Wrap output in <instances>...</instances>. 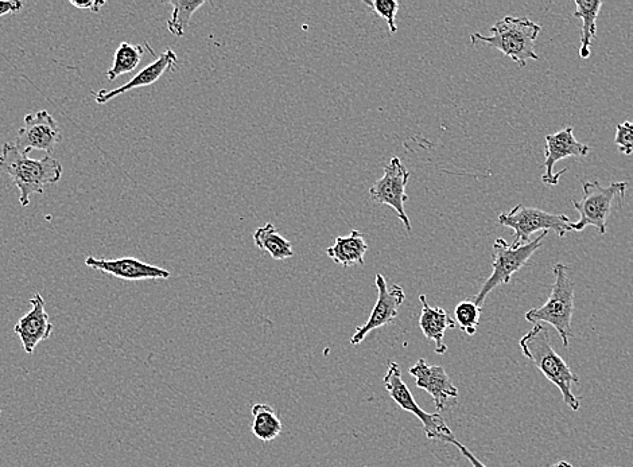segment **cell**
Masks as SVG:
<instances>
[{"label":"cell","mask_w":633,"mask_h":467,"mask_svg":"<svg viewBox=\"0 0 633 467\" xmlns=\"http://www.w3.org/2000/svg\"><path fill=\"white\" fill-rule=\"evenodd\" d=\"M0 170L5 171L19 190V204L27 206L33 194H44L46 185H54L62 177V165L57 159L45 155L31 159L11 143L0 150Z\"/></svg>","instance_id":"cell-1"},{"label":"cell","mask_w":633,"mask_h":467,"mask_svg":"<svg viewBox=\"0 0 633 467\" xmlns=\"http://www.w3.org/2000/svg\"><path fill=\"white\" fill-rule=\"evenodd\" d=\"M519 346L524 357H527L543 373V376L561 391L563 402L568 404L573 411L580 410V399L572 391L573 384L580 383V379L555 352L551 345L550 334L541 323L534 325V328L522 337Z\"/></svg>","instance_id":"cell-2"},{"label":"cell","mask_w":633,"mask_h":467,"mask_svg":"<svg viewBox=\"0 0 633 467\" xmlns=\"http://www.w3.org/2000/svg\"><path fill=\"white\" fill-rule=\"evenodd\" d=\"M541 31L542 27L528 18L506 17L489 29L491 34L473 33L471 41L475 46L485 44L500 50L520 68H524L527 61L539 60L538 54L535 53V42Z\"/></svg>","instance_id":"cell-3"},{"label":"cell","mask_w":633,"mask_h":467,"mask_svg":"<svg viewBox=\"0 0 633 467\" xmlns=\"http://www.w3.org/2000/svg\"><path fill=\"white\" fill-rule=\"evenodd\" d=\"M555 280L547 302L539 309L527 311L528 322L538 325L545 322L553 326L568 348L570 338L574 337L572 318L574 314V282L569 276V267L563 263L554 266Z\"/></svg>","instance_id":"cell-4"},{"label":"cell","mask_w":633,"mask_h":467,"mask_svg":"<svg viewBox=\"0 0 633 467\" xmlns=\"http://www.w3.org/2000/svg\"><path fill=\"white\" fill-rule=\"evenodd\" d=\"M584 196L581 201H573L574 208L580 213V220L572 223L573 231L582 232L594 227L601 236L607 235V224L613 205L623 202L628 190L627 182H613L607 186L597 181L584 182Z\"/></svg>","instance_id":"cell-5"},{"label":"cell","mask_w":633,"mask_h":467,"mask_svg":"<svg viewBox=\"0 0 633 467\" xmlns=\"http://www.w3.org/2000/svg\"><path fill=\"white\" fill-rule=\"evenodd\" d=\"M549 235V232H542L534 241L528 244L514 247L504 239H497L493 243L492 251V275L485 280L484 286L481 287L479 294L473 299L477 306L483 305L488 295L492 293L500 284L511 282L512 276L516 272L522 270L531 259V256L542 247L543 240Z\"/></svg>","instance_id":"cell-6"},{"label":"cell","mask_w":633,"mask_h":467,"mask_svg":"<svg viewBox=\"0 0 633 467\" xmlns=\"http://www.w3.org/2000/svg\"><path fill=\"white\" fill-rule=\"evenodd\" d=\"M499 224L514 229V247L530 243L532 233L555 232L559 237H565L572 232V221L566 214L547 213L545 210L516 205L508 213L499 216Z\"/></svg>","instance_id":"cell-7"},{"label":"cell","mask_w":633,"mask_h":467,"mask_svg":"<svg viewBox=\"0 0 633 467\" xmlns=\"http://www.w3.org/2000/svg\"><path fill=\"white\" fill-rule=\"evenodd\" d=\"M383 384L388 395L403 411L410 412V414L417 416L418 420H421L427 439H430V441L438 439V441L445 442L446 439L453 437L452 430H450L440 414H429V412H425L418 406L414 396L411 395L409 387L403 381L401 367L395 361H391L388 364Z\"/></svg>","instance_id":"cell-8"},{"label":"cell","mask_w":633,"mask_h":467,"mask_svg":"<svg viewBox=\"0 0 633 467\" xmlns=\"http://www.w3.org/2000/svg\"><path fill=\"white\" fill-rule=\"evenodd\" d=\"M410 171L403 165L401 158L392 157L391 161L384 166L383 177L378 179L370 189L371 200L379 205H387L398 214L399 220L405 225L407 231L411 232V221L407 216L405 204L409 197L406 194L407 184H409Z\"/></svg>","instance_id":"cell-9"},{"label":"cell","mask_w":633,"mask_h":467,"mask_svg":"<svg viewBox=\"0 0 633 467\" xmlns=\"http://www.w3.org/2000/svg\"><path fill=\"white\" fill-rule=\"evenodd\" d=\"M376 287H378V301L374 310L363 326L356 329L351 338V345H360L376 329L390 325L399 314V307L405 302L406 294L399 284L388 286L386 278L382 274L376 275Z\"/></svg>","instance_id":"cell-10"},{"label":"cell","mask_w":633,"mask_h":467,"mask_svg":"<svg viewBox=\"0 0 633 467\" xmlns=\"http://www.w3.org/2000/svg\"><path fill=\"white\" fill-rule=\"evenodd\" d=\"M410 375L414 377L418 388L429 393L438 411H446L456 406L458 389L450 380L448 373L441 365H430L426 360L417 361L410 368Z\"/></svg>","instance_id":"cell-11"},{"label":"cell","mask_w":633,"mask_h":467,"mask_svg":"<svg viewBox=\"0 0 633 467\" xmlns=\"http://www.w3.org/2000/svg\"><path fill=\"white\" fill-rule=\"evenodd\" d=\"M61 140L62 134L53 116L48 111H38L37 114L26 116L25 126L19 130L15 146L25 154L31 150L52 153Z\"/></svg>","instance_id":"cell-12"},{"label":"cell","mask_w":633,"mask_h":467,"mask_svg":"<svg viewBox=\"0 0 633 467\" xmlns=\"http://www.w3.org/2000/svg\"><path fill=\"white\" fill-rule=\"evenodd\" d=\"M589 147L584 143L578 142L572 127L563 128L557 134L546 136L545 149V169L546 173L542 175V182L547 186H557L559 179L566 169L555 173L554 167L559 161L566 158H582L589 154Z\"/></svg>","instance_id":"cell-13"},{"label":"cell","mask_w":633,"mask_h":467,"mask_svg":"<svg viewBox=\"0 0 633 467\" xmlns=\"http://www.w3.org/2000/svg\"><path fill=\"white\" fill-rule=\"evenodd\" d=\"M85 266L92 270L102 271L104 274L115 276L122 280L138 282V280H166L170 278V272L165 268L153 266L141 262L137 258L104 259L88 256Z\"/></svg>","instance_id":"cell-14"},{"label":"cell","mask_w":633,"mask_h":467,"mask_svg":"<svg viewBox=\"0 0 633 467\" xmlns=\"http://www.w3.org/2000/svg\"><path fill=\"white\" fill-rule=\"evenodd\" d=\"M30 306L31 309L14 326V333L21 340L23 350L27 354H33L37 345L48 340L53 333V325L50 323L45 301L40 293L30 299Z\"/></svg>","instance_id":"cell-15"},{"label":"cell","mask_w":633,"mask_h":467,"mask_svg":"<svg viewBox=\"0 0 633 467\" xmlns=\"http://www.w3.org/2000/svg\"><path fill=\"white\" fill-rule=\"evenodd\" d=\"M177 62V54L174 53L172 49H168L165 53H162L157 60L151 62L150 65H147L145 69L141 70L137 76L132 77L128 83L123 84L122 87L112 89V91L103 89V91L97 93L92 92V95L95 97L97 104H106L108 101L114 100L115 97L132 91V89L149 87V85L157 83L163 76V73H165L166 70L173 69L174 66L177 65Z\"/></svg>","instance_id":"cell-16"},{"label":"cell","mask_w":633,"mask_h":467,"mask_svg":"<svg viewBox=\"0 0 633 467\" xmlns=\"http://www.w3.org/2000/svg\"><path fill=\"white\" fill-rule=\"evenodd\" d=\"M419 302L422 305L419 328L427 340L436 344V352L445 354L448 352V346L444 342L446 330L456 328L457 323L450 318L448 311L441 309V307H431L427 302L426 295H419Z\"/></svg>","instance_id":"cell-17"},{"label":"cell","mask_w":633,"mask_h":467,"mask_svg":"<svg viewBox=\"0 0 633 467\" xmlns=\"http://www.w3.org/2000/svg\"><path fill=\"white\" fill-rule=\"evenodd\" d=\"M368 244L365 243L363 233L352 231L348 236H337L335 244L326 249V254L336 264L344 268L363 266Z\"/></svg>","instance_id":"cell-18"},{"label":"cell","mask_w":633,"mask_h":467,"mask_svg":"<svg viewBox=\"0 0 633 467\" xmlns=\"http://www.w3.org/2000/svg\"><path fill=\"white\" fill-rule=\"evenodd\" d=\"M577 10L573 17L582 19L581 58L592 56L593 41L597 38V19L603 2L601 0H576Z\"/></svg>","instance_id":"cell-19"},{"label":"cell","mask_w":633,"mask_h":467,"mask_svg":"<svg viewBox=\"0 0 633 467\" xmlns=\"http://www.w3.org/2000/svg\"><path fill=\"white\" fill-rule=\"evenodd\" d=\"M252 239H254L256 248L269 252L274 260H285L294 256L293 243L286 237L279 235L274 224L267 223L264 227L256 229Z\"/></svg>","instance_id":"cell-20"},{"label":"cell","mask_w":633,"mask_h":467,"mask_svg":"<svg viewBox=\"0 0 633 467\" xmlns=\"http://www.w3.org/2000/svg\"><path fill=\"white\" fill-rule=\"evenodd\" d=\"M252 434L259 441L273 442L282 433V422L277 412L269 404L258 403L252 407Z\"/></svg>","instance_id":"cell-21"},{"label":"cell","mask_w":633,"mask_h":467,"mask_svg":"<svg viewBox=\"0 0 633 467\" xmlns=\"http://www.w3.org/2000/svg\"><path fill=\"white\" fill-rule=\"evenodd\" d=\"M143 48L141 45H132L130 42H122L116 49L114 65L107 72V79L114 81L118 77L134 72L141 64Z\"/></svg>","instance_id":"cell-22"},{"label":"cell","mask_w":633,"mask_h":467,"mask_svg":"<svg viewBox=\"0 0 633 467\" xmlns=\"http://www.w3.org/2000/svg\"><path fill=\"white\" fill-rule=\"evenodd\" d=\"M168 5L173 7L172 18L168 21V30L176 37H184L188 29L190 19L200 7L207 5L205 0H169Z\"/></svg>","instance_id":"cell-23"},{"label":"cell","mask_w":633,"mask_h":467,"mask_svg":"<svg viewBox=\"0 0 633 467\" xmlns=\"http://www.w3.org/2000/svg\"><path fill=\"white\" fill-rule=\"evenodd\" d=\"M481 313H483V309L477 306L473 299H465V301L458 303L454 309L457 325L468 336H475L480 325Z\"/></svg>","instance_id":"cell-24"},{"label":"cell","mask_w":633,"mask_h":467,"mask_svg":"<svg viewBox=\"0 0 633 467\" xmlns=\"http://www.w3.org/2000/svg\"><path fill=\"white\" fill-rule=\"evenodd\" d=\"M364 5L370 7V9L374 10V13L378 15V17L386 19L388 29H390L391 34H395L398 31V26H396V15H398L399 9H401V5H399L396 0H364Z\"/></svg>","instance_id":"cell-25"},{"label":"cell","mask_w":633,"mask_h":467,"mask_svg":"<svg viewBox=\"0 0 633 467\" xmlns=\"http://www.w3.org/2000/svg\"><path fill=\"white\" fill-rule=\"evenodd\" d=\"M615 143L621 154H633V122H624L617 126Z\"/></svg>","instance_id":"cell-26"},{"label":"cell","mask_w":633,"mask_h":467,"mask_svg":"<svg viewBox=\"0 0 633 467\" xmlns=\"http://www.w3.org/2000/svg\"><path fill=\"white\" fill-rule=\"evenodd\" d=\"M445 442L450 443V445L456 446L457 449L461 451V454L464 455V457L472 463L473 467H487L484 465V463H481V461H479V459H477L475 455L471 453V450L466 449V447L462 445L461 442H458L457 438L454 437V435L453 437L446 439Z\"/></svg>","instance_id":"cell-27"},{"label":"cell","mask_w":633,"mask_h":467,"mask_svg":"<svg viewBox=\"0 0 633 467\" xmlns=\"http://www.w3.org/2000/svg\"><path fill=\"white\" fill-rule=\"evenodd\" d=\"M23 9V3L19 0H0V17L7 14L19 13Z\"/></svg>","instance_id":"cell-28"},{"label":"cell","mask_w":633,"mask_h":467,"mask_svg":"<svg viewBox=\"0 0 633 467\" xmlns=\"http://www.w3.org/2000/svg\"><path fill=\"white\" fill-rule=\"evenodd\" d=\"M71 5L76 7V9L91 10L92 13H99L100 9L106 5V2H103V0H100V2H97V0H88V2H76V0H72Z\"/></svg>","instance_id":"cell-29"},{"label":"cell","mask_w":633,"mask_h":467,"mask_svg":"<svg viewBox=\"0 0 633 467\" xmlns=\"http://www.w3.org/2000/svg\"><path fill=\"white\" fill-rule=\"evenodd\" d=\"M551 467H574V466L570 465V463L568 462L561 461V462L555 463V465Z\"/></svg>","instance_id":"cell-30"},{"label":"cell","mask_w":633,"mask_h":467,"mask_svg":"<svg viewBox=\"0 0 633 467\" xmlns=\"http://www.w3.org/2000/svg\"><path fill=\"white\" fill-rule=\"evenodd\" d=\"M0 414H2V410H0Z\"/></svg>","instance_id":"cell-31"}]
</instances>
